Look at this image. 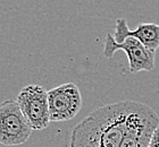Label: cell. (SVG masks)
<instances>
[{
    "label": "cell",
    "instance_id": "277c9868",
    "mask_svg": "<svg viewBox=\"0 0 159 147\" xmlns=\"http://www.w3.org/2000/svg\"><path fill=\"white\" fill-rule=\"evenodd\" d=\"M159 117L152 108L135 102L129 115V126L119 147H148L153 130L158 127Z\"/></svg>",
    "mask_w": 159,
    "mask_h": 147
},
{
    "label": "cell",
    "instance_id": "8992f818",
    "mask_svg": "<svg viewBox=\"0 0 159 147\" xmlns=\"http://www.w3.org/2000/svg\"><path fill=\"white\" fill-rule=\"evenodd\" d=\"M50 121H68L82 109V95L74 83H66L48 91Z\"/></svg>",
    "mask_w": 159,
    "mask_h": 147
},
{
    "label": "cell",
    "instance_id": "7a4b0ae2",
    "mask_svg": "<svg viewBox=\"0 0 159 147\" xmlns=\"http://www.w3.org/2000/svg\"><path fill=\"white\" fill-rule=\"evenodd\" d=\"M118 50L125 52L129 60V70L132 74L140 71H151L156 66V52L147 48L138 39L129 36L126 37L122 43H117L113 34L108 33L103 48L105 57L111 59Z\"/></svg>",
    "mask_w": 159,
    "mask_h": 147
},
{
    "label": "cell",
    "instance_id": "52a82bcc",
    "mask_svg": "<svg viewBox=\"0 0 159 147\" xmlns=\"http://www.w3.org/2000/svg\"><path fill=\"white\" fill-rule=\"evenodd\" d=\"M135 37L147 48L156 52L159 48V25L155 23H142L135 29H129L125 18H117L114 32V39L122 43L126 37Z\"/></svg>",
    "mask_w": 159,
    "mask_h": 147
},
{
    "label": "cell",
    "instance_id": "6da1fadb",
    "mask_svg": "<svg viewBox=\"0 0 159 147\" xmlns=\"http://www.w3.org/2000/svg\"><path fill=\"white\" fill-rule=\"evenodd\" d=\"M134 105L135 101H122L96 109L73 128L70 147H119Z\"/></svg>",
    "mask_w": 159,
    "mask_h": 147
},
{
    "label": "cell",
    "instance_id": "5b68a950",
    "mask_svg": "<svg viewBox=\"0 0 159 147\" xmlns=\"http://www.w3.org/2000/svg\"><path fill=\"white\" fill-rule=\"evenodd\" d=\"M17 103L33 130H43L50 123L48 92L40 85H27L17 95Z\"/></svg>",
    "mask_w": 159,
    "mask_h": 147
},
{
    "label": "cell",
    "instance_id": "ba28073f",
    "mask_svg": "<svg viewBox=\"0 0 159 147\" xmlns=\"http://www.w3.org/2000/svg\"><path fill=\"white\" fill-rule=\"evenodd\" d=\"M148 147H159V126L153 130Z\"/></svg>",
    "mask_w": 159,
    "mask_h": 147
},
{
    "label": "cell",
    "instance_id": "3957f363",
    "mask_svg": "<svg viewBox=\"0 0 159 147\" xmlns=\"http://www.w3.org/2000/svg\"><path fill=\"white\" fill-rule=\"evenodd\" d=\"M32 131L17 101L6 100L0 103V144L22 145L30 138Z\"/></svg>",
    "mask_w": 159,
    "mask_h": 147
}]
</instances>
